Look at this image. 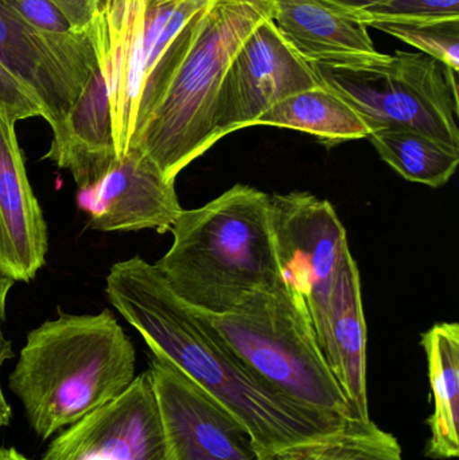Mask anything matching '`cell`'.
<instances>
[{
  "label": "cell",
  "mask_w": 459,
  "mask_h": 460,
  "mask_svg": "<svg viewBox=\"0 0 459 460\" xmlns=\"http://www.w3.org/2000/svg\"><path fill=\"white\" fill-rule=\"evenodd\" d=\"M105 294L151 353L172 362L247 427L260 460L318 442L350 420L298 404L255 377L142 257L113 264Z\"/></svg>",
  "instance_id": "obj_1"
},
{
  "label": "cell",
  "mask_w": 459,
  "mask_h": 460,
  "mask_svg": "<svg viewBox=\"0 0 459 460\" xmlns=\"http://www.w3.org/2000/svg\"><path fill=\"white\" fill-rule=\"evenodd\" d=\"M137 354L110 310L45 322L27 334L8 378L42 440L115 402L135 378Z\"/></svg>",
  "instance_id": "obj_2"
},
{
  "label": "cell",
  "mask_w": 459,
  "mask_h": 460,
  "mask_svg": "<svg viewBox=\"0 0 459 460\" xmlns=\"http://www.w3.org/2000/svg\"><path fill=\"white\" fill-rule=\"evenodd\" d=\"M172 243L155 268L193 310L221 315L282 281L269 196L236 185L197 209L182 210Z\"/></svg>",
  "instance_id": "obj_3"
},
{
  "label": "cell",
  "mask_w": 459,
  "mask_h": 460,
  "mask_svg": "<svg viewBox=\"0 0 459 460\" xmlns=\"http://www.w3.org/2000/svg\"><path fill=\"white\" fill-rule=\"evenodd\" d=\"M275 0H210L189 22L177 64L132 147L169 181L217 143L218 91L248 35L274 18Z\"/></svg>",
  "instance_id": "obj_4"
},
{
  "label": "cell",
  "mask_w": 459,
  "mask_h": 460,
  "mask_svg": "<svg viewBox=\"0 0 459 460\" xmlns=\"http://www.w3.org/2000/svg\"><path fill=\"white\" fill-rule=\"evenodd\" d=\"M210 0H100L88 34L110 100L118 158L134 146L177 62L185 26Z\"/></svg>",
  "instance_id": "obj_5"
},
{
  "label": "cell",
  "mask_w": 459,
  "mask_h": 460,
  "mask_svg": "<svg viewBox=\"0 0 459 460\" xmlns=\"http://www.w3.org/2000/svg\"><path fill=\"white\" fill-rule=\"evenodd\" d=\"M193 311L259 380L305 407L352 419L323 358L304 299L283 281L251 295L231 313Z\"/></svg>",
  "instance_id": "obj_6"
},
{
  "label": "cell",
  "mask_w": 459,
  "mask_h": 460,
  "mask_svg": "<svg viewBox=\"0 0 459 460\" xmlns=\"http://www.w3.org/2000/svg\"><path fill=\"white\" fill-rule=\"evenodd\" d=\"M309 65L320 84L349 102L374 132L402 127L459 147L457 73L437 59L396 50L366 65Z\"/></svg>",
  "instance_id": "obj_7"
},
{
  "label": "cell",
  "mask_w": 459,
  "mask_h": 460,
  "mask_svg": "<svg viewBox=\"0 0 459 460\" xmlns=\"http://www.w3.org/2000/svg\"><path fill=\"white\" fill-rule=\"evenodd\" d=\"M269 212L280 279L304 299L318 342L337 270L349 249L347 230L328 199L306 191L269 196Z\"/></svg>",
  "instance_id": "obj_8"
},
{
  "label": "cell",
  "mask_w": 459,
  "mask_h": 460,
  "mask_svg": "<svg viewBox=\"0 0 459 460\" xmlns=\"http://www.w3.org/2000/svg\"><path fill=\"white\" fill-rule=\"evenodd\" d=\"M166 460H260L247 427L164 357L148 367Z\"/></svg>",
  "instance_id": "obj_9"
},
{
  "label": "cell",
  "mask_w": 459,
  "mask_h": 460,
  "mask_svg": "<svg viewBox=\"0 0 459 460\" xmlns=\"http://www.w3.org/2000/svg\"><path fill=\"white\" fill-rule=\"evenodd\" d=\"M0 61L34 92L51 131L66 118L99 66L88 31H42L2 2Z\"/></svg>",
  "instance_id": "obj_10"
},
{
  "label": "cell",
  "mask_w": 459,
  "mask_h": 460,
  "mask_svg": "<svg viewBox=\"0 0 459 460\" xmlns=\"http://www.w3.org/2000/svg\"><path fill=\"white\" fill-rule=\"evenodd\" d=\"M320 85L314 70L286 42L274 18L261 22L232 58L216 107V139L247 127L280 100Z\"/></svg>",
  "instance_id": "obj_11"
},
{
  "label": "cell",
  "mask_w": 459,
  "mask_h": 460,
  "mask_svg": "<svg viewBox=\"0 0 459 460\" xmlns=\"http://www.w3.org/2000/svg\"><path fill=\"white\" fill-rule=\"evenodd\" d=\"M42 460H166L158 407L148 373L49 446Z\"/></svg>",
  "instance_id": "obj_12"
},
{
  "label": "cell",
  "mask_w": 459,
  "mask_h": 460,
  "mask_svg": "<svg viewBox=\"0 0 459 460\" xmlns=\"http://www.w3.org/2000/svg\"><path fill=\"white\" fill-rule=\"evenodd\" d=\"M78 207L99 232L166 233L182 212L175 181L164 177L155 162L131 147L102 181L78 191Z\"/></svg>",
  "instance_id": "obj_13"
},
{
  "label": "cell",
  "mask_w": 459,
  "mask_h": 460,
  "mask_svg": "<svg viewBox=\"0 0 459 460\" xmlns=\"http://www.w3.org/2000/svg\"><path fill=\"white\" fill-rule=\"evenodd\" d=\"M46 253L48 226L27 178L15 124L0 112V273L29 283Z\"/></svg>",
  "instance_id": "obj_14"
},
{
  "label": "cell",
  "mask_w": 459,
  "mask_h": 460,
  "mask_svg": "<svg viewBox=\"0 0 459 460\" xmlns=\"http://www.w3.org/2000/svg\"><path fill=\"white\" fill-rule=\"evenodd\" d=\"M323 358L341 389L353 420L368 421L366 388V323L361 278L350 248L341 259L325 332L318 340Z\"/></svg>",
  "instance_id": "obj_15"
},
{
  "label": "cell",
  "mask_w": 459,
  "mask_h": 460,
  "mask_svg": "<svg viewBox=\"0 0 459 460\" xmlns=\"http://www.w3.org/2000/svg\"><path fill=\"white\" fill-rule=\"evenodd\" d=\"M274 22L307 64L366 65L388 56L375 48L368 27L320 0H275Z\"/></svg>",
  "instance_id": "obj_16"
},
{
  "label": "cell",
  "mask_w": 459,
  "mask_h": 460,
  "mask_svg": "<svg viewBox=\"0 0 459 460\" xmlns=\"http://www.w3.org/2000/svg\"><path fill=\"white\" fill-rule=\"evenodd\" d=\"M43 158L67 170L78 190L102 181L118 161L107 85L99 66L66 118L54 129Z\"/></svg>",
  "instance_id": "obj_17"
},
{
  "label": "cell",
  "mask_w": 459,
  "mask_h": 460,
  "mask_svg": "<svg viewBox=\"0 0 459 460\" xmlns=\"http://www.w3.org/2000/svg\"><path fill=\"white\" fill-rule=\"evenodd\" d=\"M428 357L434 410L428 419L426 456L450 460L459 456V324L437 323L422 335Z\"/></svg>",
  "instance_id": "obj_18"
},
{
  "label": "cell",
  "mask_w": 459,
  "mask_h": 460,
  "mask_svg": "<svg viewBox=\"0 0 459 460\" xmlns=\"http://www.w3.org/2000/svg\"><path fill=\"white\" fill-rule=\"evenodd\" d=\"M256 126L296 129L328 146L366 139L374 132L349 102L322 84L280 100L260 116Z\"/></svg>",
  "instance_id": "obj_19"
},
{
  "label": "cell",
  "mask_w": 459,
  "mask_h": 460,
  "mask_svg": "<svg viewBox=\"0 0 459 460\" xmlns=\"http://www.w3.org/2000/svg\"><path fill=\"white\" fill-rule=\"evenodd\" d=\"M368 139L380 158L410 182L442 188L457 172L459 147L423 132L385 127Z\"/></svg>",
  "instance_id": "obj_20"
},
{
  "label": "cell",
  "mask_w": 459,
  "mask_h": 460,
  "mask_svg": "<svg viewBox=\"0 0 459 460\" xmlns=\"http://www.w3.org/2000/svg\"><path fill=\"white\" fill-rule=\"evenodd\" d=\"M275 460H404L401 443L372 420L350 419L318 442L293 448Z\"/></svg>",
  "instance_id": "obj_21"
},
{
  "label": "cell",
  "mask_w": 459,
  "mask_h": 460,
  "mask_svg": "<svg viewBox=\"0 0 459 460\" xmlns=\"http://www.w3.org/2000/svg\"><path fill=\"white\" fill-rule=\"evenodd\" d=\"M375 29L398 38L447 69L459 70V21L434 23H380Z\"/></svg>",
  "instance_id": "obj_22"
},
{
  "label": "cell",
  "mask_w": 459,
  "mask_h": 460,
  "mask_svg": "<svg viewBox=\"0 0 459 460\" xmlns=\"http://www.w3.org/2000/svg\"><path fill=\"white\" fill-rule=\"evenodd\" d=\"M360 23H434L459 21V0H382L356 15Z\"/></svg>",
  "instance_id": "obj_23"
},
{
  "label": "cell",
  "mask_w": 459,
  "mask_h": 460,
  "mask_svg": "<svg viewBox=\"0 0 459 460\" xmlns=\"http://www.w3.org/2000/svg\"><path fill=\"white\" fill-rule=\"evenodd\" d=\"M0 112L13 124L24 119L45 118V110L34 92L0 61Z\"/></svg>",
  "instance_id": "obj_24"
},
{
  "label": "cell",
  "mask_w": 459,
  "mask_h": 460,
  "mask_svg": "<svg viewBox=\"0 0 459 460\" xmlns=\"http://www.w3.org/2000/svg\"><path fill=\"white\" fill-rule=\"evenodd\" d=\"M35 29L53 34L73 32L64 13L51 0H0Z\"/></svg>",
  "instance_id": "obj_25"
},
{
  "label": "cell",
  "mask_w": 459,
  "mask_h": 460,
  "mask_svg": "<svg viewBox=\"0 0 459 460\" xmlns=\"http://www.w3.org/2000/svg\"><path fill=\"white\" fill-rule=\"evenodd\" d=\"M69 22L75 32H86L96 13L100 0H51Z\"/></svg>",
  "instance_id": "obj_26"
},
{
  "label": "cell",
  "mask_w": 459,
  "mask_h": 460,
  "mask_svg": "<svg viewBox=\"0 0 459 460\" xmlns=\"http://www.w3.org/2000/svg\"><path fill=\"white\" fill-rule=\"evenodd\" d=\"M323 4L329 5L333 10L349 16V18L356 19V15L360 13L361 11L377 4L382 0H320ZM357 21V19H356Z\"/></svg>",
  "instance_id": "obj_27"
},
{
  "label": "cell",
  "mask_w": 459,
  "mask_h": 460,
  "mask_svg": "<svg viewBox=\"0 0 459 460\" xmlns=\"http://www.w3.org/2000/svg\"><path fill=\"white\" fill-rule=\"evenodd\" d=\"M5 319V313H0V370H2L3 365H4L5 361L11 358L13 356V346H11L10 341L4 337V332H3V322ZM4 394H3L2 384H0V402L4 400Z\"/></svg>",
  "instance_id": "obj_28"
},
{
  "label": "cell",
  "mask_w": 459,
  "mask_h": 460,
  "mask_svg": "<svg viewBox=\"0 0 459 460\" xmlns=\"http://www.w3.org/2000/svg\"><path fill=\"white\" fill-rule=\"evenodd\" d=\"M15 281L0 273V313H5V299Z\"/></svg>",
  "instance_id": "obj_29"
},
{
  "label": "cell",
  "mask_w": 459,
  "mask_h": 460,
  "mask_svg": "<svg viewBox=\"0 0 459 460\" xmlns=\"http://www.w3.org/2000/svg\"><path fill=\"white\" fill-rule=\"evenodd\" d=\"M0 460H32L19 453L16 448H0Z\"/></svg>",
  "instance_id": "obj_30"
},
{
  "label": "cell",
  "mask_w": 459,
  "mask_h": 460,
  "mask_svg": "<svg viewBox=\"0 0 459 460\" xmlns=\"http://www.w3.org/2000/svg\"><path fill=\"white\" fill-rule=\"evenodd\" d=\"M11 420V408L8 404L7 400H2L0 402V429H4L8 426Z\"/></svg>",
  "instance_id": "obj_31"
}]
</instances>
